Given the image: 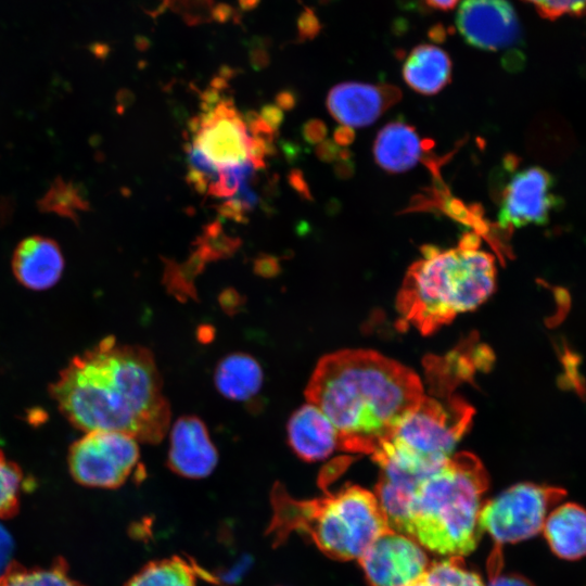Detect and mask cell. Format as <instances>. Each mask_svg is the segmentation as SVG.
Instances as JSON below:
<instances>
[{
    "instance_id": "1",
    "label": "cell",
    "mask_w": 586,
    "mask_h": 586,
    "mask_svg": "<svg viewBox=\"0 0 586 586\" xmlns=\"http://www.w3.org/2000/svg\"><path fill=\"white\" fill-rule=\"evenodd\" d=\"M77 429L114 431L156 444L169 429L170 408L153 354L106 336L75 356L49 386Z\"/></svg>"
},
{
    "instance_id": "2",
    "label": "cell",
    "mask_w": 586,
    "mask_h": 586,
    "mask_svg": "<svg viewBox=\"0 0 586 586\" xmlns=\"http://www.w3.org/2000/svg\"><path fill=\"white\" fill-rule=\"evenodd\" d=\"M423 395L413 370L370 349L324 355L305 391L307 403L334 428L337 448L365 455H372L390 437Z\"/></svg>"
},
{
    "instance_id": "3",
    "label": "cell",
    "mask_w": 586,
    "mask_h": 586,
    "mask_svg": "<svg viewBox=\"0 0 586 586\" xmlns=\"http://www.w3.org/2000/svg\"><path fill=\"white\" fill-rule=\"evenodd\" d=\"M488 475L473 454H454L417 483L406 509L403 534L444 557L470 555L481 535L480 511Z\"/></svg>"
},
{
    "instance_id": "4",
    "label": "cell",
    "mask_w": 586,
    "mask_h": 586,
    "mask_svg": "<svg viewBox=\"0 0 586 586\" xmlns=\"http://www.w3.org/2000/svg\"><path fill=\"white\" fill-rule=\"evenodd\" d=\"M406 273L396 300L398 328L431 334L475 309L494 292L496 264L473 240L441 250L426 247Z\"/></svg>"
},
{
    "instance_id": "5",
    "label": "cell",
    "mask_w": 586,
    "mask_h": 586,
    "mask_svg": "<svg viewBox=\"0 0 586 586\" xmlns=\"http://www.w3.org/2000/svg\"><path fill=\"white\" fill-rule=\"evenodd\" d=\"M268 533L281 543L296 532L308 536L327 556L358 560L368 546L390 528L374 493L349 485L310 500H296L275 488Z\"/></svg>"
},
{
    "instance_id": "6",
    "label": "cell",
    "mask_w": 586,
    "mask_h": 586,
    "mask_svg": "<svg viewBox=\"0 0 586 586\" xmlns=\"http://www.w3.org/2000/svg\"><path fill=\"white\" fill-rule=\"evenodd\" d=\"M472 417L473 408L462 398L423 395L371 455L372 459L379 466L390 464L424 476L455 454Z\"/></svg>"
},
{
    "instance_id": "7",
    "label": "cell",
    "mask_w": 586,
    "mask_h": 586,
    "mask_svg": "<svg viewBox=\"0 0 586 586\" xmlns=\"http://www.w3.org/2000/svg\"><path fill=\"white\" fill-rule=\"evenodd\" d=\"M565 495L559 487L515 484L483 502L480 527L497 545L526 540L542 532L548 513Z\"/></svg>"
},
{
    "instance_id": "8",
    "label": "cell",
    "mask_w": 586,
    "mask_h": 586,
    "mask_svg": "<svg viewBox=\"0 0 586 586\" xmlns=\"http://www.w3.org/2000/svg\"><path fill=\"white\" fill-rule=\"evenodd\" d=\"M138 441L114 431H90L74 442L67 462L73 479L88 487L117 488L139 460Z\"/></svg>"
},
{
    "instance_id": "9",
    "label": "cell",
    "mask_w": 586,
    "mask_h": 586,
    "mask_svg": "<svg viewBox=\"0 0 586 586\" xmlns=\"http://www.w3.org/2000/svg\"><path fill=\"white\" fill-rule=\"evenodd\" d=\"M358 562L370 586H407L430 564L425 550L415 539L391 527L368 546Z\"/></svg>"
},
{
    "instance_id": "10",
    "label": "cell",
    "mask_w": 586,
    "mask_h": 586,
    "mask_svg": "<svg viewBox=\"0 0 586 586\" xmlns=\"http://www.w3.org/2000/svg\"><path fill=\"white\" fill-rule=\"evenodd\" d=\"M552 189L553 179L546 169L530 166L518 170L502 190L498 225L521 228L546 224L558 203Z\"/></svg>"
},
{
    "instance_id": "11",
    "label": "cell",
    "mask_w": 586,
    "mask_h": 586,
    "mask_svg": "<svg viewBox=\"0 0 586 586\" xmlns=\"http://www.w3.org/2000/svg\"><path fill=\"white\" fill-rule=\"evenodd\" d=\"M199 117L193 146L219 170L247 161L251 137L231 99H222Z\"/></svg>"
},
{
    "instance_id": "12",
    "label": "cell",
    "mask_w": 586,
    "mask_h": 586,
    "mask_svg": "<svg viewBox=\"0 0 586 586\" xmlns=\"http://www.w3.org/2000/svg\"><path fill=\"white\" fill-rule=\"evenodd\" d=\"M456 23L463 39L482 50H506L520 39V24L509 0H462Z\"/></svg>"
},
{
    "instance_id": "13",
    "label": "cell",
    "mask_w": 586,
    "mask_h": 586,
    "mask_svg": "<svg viewBox=\"0 0 586 586\" xmlns=\"http://www.w3.org/2000/svg\"><path fill=\"white\" fill-rule=\"evenodd\" d=\"M218 462V453L204 422L195 416L180 417L171 426L167 464L184 477L203 479Z\"/></svg>"
},
{
    "instance_id": "14",
    "label": "cell",
    "mask_w": 586,
    "mask_h": 586,
    "mask_svg": "<svg viewBox=\"0 0 586 586\" xmlns=\"http://www.w3.org/2000/svg\"><path fill=\"white\" fill-rule=\"evenodd\" d=\"M394 88L364 82H342L327 98L331 115L345 127L373 124L395 99Z\"/></svg>"
},
{
    "instance_id": "15",
    "label": "cell",
    "mask_w": 586,
    "mask_h": 586,
    "mask_svg": "<svg viewBox=\"0 0 586 586\" xmlns=\"http://www.w3.org/2000/svg\"><path fill=\"white\" fill-rule=\"evenodd\" d=\"M64 258L59 244L47 237L33 235L16 246L12 257V270L25 288L43 291L61 278Z\"/></svg>"
},
{
    "instance_id": "16",
    "label": "cell",
    "mask_w": 586,
    "mask_h": 586,
    "mask_svg": "<svg viewBox=\"0 0 586 586\" xmlns=\"http://www.w3.org/2000/svg\"><path fill=\"white\" fill-rule=\"evenodd\" d=\"M286 432L293 451L308 462L326 459L337 448L334 428L322 411L310 403L292 413Z\"/></svg>"
},
{
    "instance_id": "17",
    "label": "cell",
    "mask_w": 586,
    "mask_h": 586,
    "mask_svg": "<svg viewBox=\"0 0 586 586\" xmlns=\"http://www.w3.org/2000/svg\"><path fill=\"white\" fill-rule=\"evenodd\" d=\"M542 532L555 555L564 560H578L586 551V514L574 502L553 508Z\"/></svg>"
},
{
    "instance_id": "18",
    "label": "cell",
    "mask_w": 586,
    "mask_h": 586,
    "mask_svg": "<svg viewBox=\"0 0 586 586\" xmlns=\"http://www.w3.org/2000/svg\"><path fill=\"white\" fill-rule=\"evenodd\" d=\"M423 153L422 140L418 132L403 122L386 124L373 144V155L378 165L390 173H404L415 167Z\"/></svg>"
},
{
    "instance_id": "19",
    "label": "cell",
    "mask_w": 586,
    "mask_h": 586,
    "mask_svg": "<svg viewBox=\"0 0 586 586\" xmlns=\"http://www.w3.org/2000/svg\"><path fill=\"white\" fill-rule=\"evenodd\" d=\"M451 61L446 51L433 44L415 47L403 64V78L415 91L432 95L449 81Z\"/></svg>"
},
{
    "instance_id": "20",
    "label": "cell",
    "mask_w": 586,
    "mask_h": 586,
    "mask_svg": "<svg viewBox=\"0 0 586 586\" xmlns=\"http://www.w3.org/2000/svg\"><path fill=\"white\" fill-rule=\"evenodd\" d=\"M264 382L258 361L245 353H232L216 366L214 383L218 392L235 402H247L256 396Z\"/></svg>"
},
{
    "instance_id": "21",
    "label": "cell",
    "mask_w": 586,
    "mask_h": 586,
    "mask_svg": "<svg viewBox=\"0 0 586 586\" xmlns=\"http://www.w3.org/2000/svg\"><path fill=\"white\" fill-rule=\"evenodd\" d=\"M0 586H85L69 575L65 559L56 558L49 566L27 568L12 561L0 576Z\"/></svg>"
},
{
    "instance_id": "22",
    "label": "cell",
    "mask_w": 586,
    "mask_h": 586,
    "mask_svg": "<svg viewBox=\"0 0 586 586\" xmlns=\"http://www.w3.org/2000/svg\"><path fill=\"white\" fill-rule=\"evenodd\" d=\"M198 569L178 556L151 561L126 586H195Z\"/></svg>"
},
{
    "instance_id": "23",
    "label": "cell",
    "mask_w": 586,
    "mask_h": 586,
    "mask_svg": "<svg viewBox=\"0 0 586 586\" xmlns=\"http://www.w3.org/2000/svg\"><path fill=\"white\" fill-rule=\"evenodd\" d=\"M38 207L41 212L54 213L77 221L79 213L89 209V202L80 187L58 177L38 201Z\"/></svg>"
},
{
    "instance_id": "24",
    "label": "cell",
    "mask_w": 586,
    "mask_h": 586,
    "mask_svg": "<svg viewBox=\"0 0 586 586\" xmlns=\"http://www.w3.org/2000/svg\"><path fill=\"white\" fill-rule=\"evenodd\" d=\"M459 557L430 562L422 575L429 586H485L481 576L466 568Z\"/></svg>"
},
{
    "instance_id": "25",
    "label": "cell",
    "mask_w": 586,
    "mask_h": 586,
    "mask_svg": "<svg viewBox=\"0 0 586 586\" xmlns=\"http://www.w3.org/2000/svg\"><path fill=\"white\" fill-rule=\"evenodd\" d=\"M195 253L204 260H216L231 256L241 245L238 237L228 235L219 220L204 226L202 233L195 239Z\"/></svg>"
},
{
    "instance_id": "26",
    "label": "cell",
    "mask_w": 586,
    "mask_h": 586,
    "mask_svg": "<svg viewBox=\"0 0 586 586\" xmlns=\"http://www.w3.org/2000/svg\"><path fill=\"white\" fill-rule=\"evenodd\" d=\"M23 477L22 469L0 449V519L18 512Z\"/></svg>"
},
{
    "instance_id": "27",
    "label": "cell",
    "mask_w": 586,
    "mask_h": 586,
    "mask_svg": "<svg viewBox=\"0 0 586 586\" xmlns=\"http://www.w3.org/2000/svg\"><path fill=\"white\" fill-rule=\"evenodd\" d=\"M253 171L254 167L249 161L222 168L219 170L218 178L208 184L206 192L215 198H230L241 182L249 180Z\"/></svg>"
},
{
    "instance_id": "28",
    "label": "cell",
    "mask_w": 586,
    "mask_h": 586,
    "mask_svg": "<svg viewBox=\"0 0 586 586\" xmlns=\"http://www.w3.org/2000/svg\"><path fill=\"white\" fill-rule=\"evenodd\" d=\"M531 3L537 13L547 20H557L564 15L581 16L585 0H524Z\"/></svg>"
},
{
    "instance_id": "29",
    "label": "cell",
    "mask_w": 586,
    "mask_h": 586,
    "mask_svg": "<svg viewBox=\"0 0 586 586\" xmlns=\"http://www.w3.org/2000/svg\"><path fill=\"white\" fill-rule=\"evenodd\" d=\"M296 26L300 41L315 39L322 27L315 11L309 7H305L300 13Z\"/></svg>"
},
{
    "instance_id": "30",
    "label": "cell",
    "mask_w": 586,
    "mask_h": 586,
    "mask_svg": "<svg viewBox=\"0 0 586 586\" xmlns=\"http://www.w3.org/2000/svg\"><path fill=\"white\" fill-rule=\"evenodd\" d=\"M14 542L11 534L0 524V576L13 561Z\"/></svg>"
},
{
    "instance_id": "31",
    "label": "cell",
    "mask_w": 586,
    "mask_h": 586,
    "mask_svg": "<svg viewBox=\"0 0 586 586\" xmlns=\"http://www.w3.org/2000/svg\"><path fill=\"white\" fill-rule=\"evenodd\" d=\"M326 135L327 127L324 123L317 118L307 120L302 127V136L310 144L320 143Z\"/></svg>"
},
{
    "instance_id": "32",
    "label": "cell",
    "mask_w": 586,
    "mask_h": 586,
    "mask_svg": "<svg viewBox=\"0 0 586 586\" xmlns=\"http://www.w3.org/2000/svg\"><path fill=\"white\" fill-rule=\"evenodd\" d=\"M216 209L221 217L231 219L235 222L247 221V212L232 198L219 204Z\"/></svg>"
},
{
    "instance_id": "33",
    "label": "cell",
    "mask_w": 586,
    "mask_h": 586,
    "mask_svg": "<svg viewBox=\"0 0 586 586\" xmlns=\"http://www.w3.org/2000/svg\"><path fill=\"white\" fill-rule=\"evenodd\" d=\"M231 198L235 200L247 213L256 206L258 201L257 194L249 186L247 180L241 182L238 190Z\"/></svg>"
},
{
    "instance_id": "34",
    "label": "cell",
    "mask_w": 586,
    "mask_h": 586,
    "mask_svg": "<svg viewBox=\"0 0 586 586\" xmlns=\"http://www.w3.org/2000/svg\"><path fill=\"white\" fill-rule=\"evenodd\" d=\"M259 116L276 132L283 122L282 110L273 104L264 105Z\"/></svg>"
},
{
    "instance_id": "35",
    "label": "cell",
    "mask_w": 586,
    "mask_h": 586,
    "mask_svg": "<svg viewBox=\"0 0 586 586\" xmlns=\"http://www.w3.org/2000/svg\"><path fill=\"white\" fill-rule=\"evenodd\" d=\"M290 186L305 200H311L308 183L300 169H292L288 175Z\"/></svg>"
},
{
    "instance_id": "36",
    "label": "cell",
    "mask_w": 586,
    "mask_h": 586,
    "mask_svg": "<svg viewBox=\"0 0 586 586\" xmlns=\"http://www.w3.org/2000/svg\"><path fill=\"white\" fill-rule=\"evenodd\" d=\"M485 586H534L526 577L519 574H499L493 576Z\"/></svg>"
},
{
    "instance_id": "37",
    "label": "cell",
    "mask_w": 586,
    "mask_h": 586,
    "mask_svg": "<svg viewBox=\"0 0 586 586\" xmlns=\"http://www.w3.org/2000/svg\"><path fill=\"white\" fill-rule=\"evenodd\" d=\"M255 271L262 276L270 277L279 272V263L276 257L262 255L255 260Z\"/></svg>"
},
{
    "instance_id": "38",
    "label": "cell",
    "mask_w": 586,
    "mask_h": 586,
    "mask_svg": "<svg viewBox=\"0 0 586 586\" xmlns=\"http://www.w3.org/2000/svg\"><path fill=\"white\" fill-rule=\"evenodd\" d=\"M250 62L254 69H264L269 65V53L264 47H253V49L250 51Z\"/></svg>"
},
{
    "instance_id": "39",
    "label": "cell",
    "mask_w": 586,
    "mask_h": 586,
    "mask_svg": "<svg viewBox=\"0 0 586 586\" xmlns=\"http://www.w3.org/2000/svg\"><path fill=\"white\" fill-rule=\"evenodd\" d=\"M200 99L203 113L211 112L222 100L220 91L212 87L204 90Z\"/></svg>"
},
{
    "instance_id": "40",
    "label": "cell",
    "mask_w": 586,
    "mask_h": 586,
    "mask_svg": "<svg viewBox=\"0 0 586 586\" xmlns=\"http://www.w3.org/2000/svg\"><path fill=\"white\" fill-rule=\"evenodd\" d=\"M316 155L322 162H332L340 154L337 146L330 140L320 142L316 146Z\"/></svg>"
},
{
    "instance_id": "41",
    "label": "cell",
    "mask_w": 586,
    "mask_h": 586,
    "mask_svg": "<svg viewBox=\"0 0 586 586\" xmlns=\"http://www.w3.org/2000/svg\"><path fill=\"white\" fill-rule=\"evenodd\" d=\"M187 182L199 193H204L207 190L209 180L199 170L191 168L187 173Z\"/></svg>"
},
{
    "instance_id": "42",
    "label": "cell",
    "mask_w": 586,
    "mask_h": 586,
    "mask_svg": "<svg viewBox=\"0 0 586 586\" xmlns=\"http://www.w3.org/2000/svg\"><path fill=\"white\" fill-rule=\"evenodd\" d=\"M297 98L293 91L283 90L276 95V104L280 110L290 111L296 105Z\"/></svg>"
},
{
    "instance_id": "43",
    "label": "cell",
    "mask_w": 586,
    "mask_h": 586,
    "mask_svg": "<svg viewBox=\"0 0 586 586\" xmlns=\"http://www.w3.org/2000/svg\"><path fill=\"white\" fill-rule=\"evenodd\" d=\"M233 14V9L227 3H218L212 9V17L215 22L226 23Z\"/></svg>"
},
{
    "instance_id": "44",
    "label": "cell",
    "mask_w": 586,
    "mask_h": 586,
    "mask_svg": "<svg viewBox=\"0 0 586 586\" xmlns=\"http://www.w3.org/2000/svg\"><path fill=\"white\" fill-rule=\"evenodd\" d=\"M353 139L352 128L342 126L334 131V140L339 144H348Z\"/></svg>"
},
{
    "instance_id": "45",
    "label": "cell",
    "mask_w": 586,
    "mask_h": 586,
    "mask_svg": "<svg viewBox=\"0 0 586 586\" xmlns=\"http://www.w3.org/2000/svg\"><path fill=\"white\" fill-rule=\"evenodd\" d=\"M425 2L432 8L446 11L455 8L459 0H425Z\"/></svg>"
},
{
    "instance_id": "46",
    "label": "cell",
    "mask_w": 586,
    "mask_h": 586,
    "mask_svg": "<svg viewBox=\"0 0 586 586\" xmlns=\"http://www.w3.org/2000/svg\"><path fill=\"white\" fill-rule=\"evenodd\" d=\"M283 151L289 160H293L295 156H298V146L293 143L285 142L283 143Z\"/></svg>"
},
{
    "instance_id": "47",
    "label": "cell",
    "mask_w": 586,
    "mask_h": 586,
    "mask_svg": "<svg viewBox=\"0 0 586 586\" xmlns=\"http://www.w3.org/2000/svg\"><path fill=\"white\" fill-rule=\"evenodd\" d=\"M237 74V72L231 68L230 66H227V65H222L220 68H219V73L218 75L222 78H225L226 80H229L230 78H232L234 75Z\"/></svg>"
},
{
    "instance_id": "48",
    "label": "cell",
    "mask_w": 586,
    "mask_h": 586,
    "mask_svg": "<svg viewBox=\"0 0 586 586\" xmlns=\"http://www.w3.org/2000/svg\"><path fill=\"white\" fill-rule=\"evenodd\" d=\"M239 5L243 11H251L255 9L260 0H238Z\"/></svg>"
},
{
    "instance_id": "49",
    "label": "cell",
    "mask_w": 586,
    "mask_h": 586,
    "mask_svg": "<svg viewBox=\"0 0 586 586\" xmlns=\"http://www.w3.org/2000/svg\"><path fill=\"white\" fill-rule=\"evenodd\" d=\"M407 586H429V585L423 581V578L421 576L419 579H417L416 582H413V583H411V584H409Z\"/></svg>"
},
{
    "instance_id": "50",
    "label": "cell",
    "mask_w": 586,
    "mask_h": 586,
    "mask_svg": "<svg viewBox=\"0 0 586 586\" xmlns=\"http://www.w3.org/2000/svg\"><path fill=\"white\" fill-rule=\"evenodd\" d=\"M191 3H196V5H207L206 2L208 0H188Z\"/></svg>"
}]
</instances>
